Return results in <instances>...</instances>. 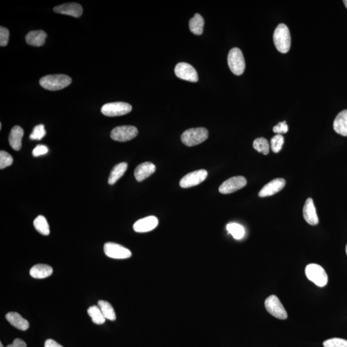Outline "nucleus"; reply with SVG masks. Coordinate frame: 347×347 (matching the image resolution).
Listing matches in <instances>:
<instances>
[{"instance_id":"1","label":"nucleus","mask_w":347,"mask_h":347,"mask_svg":"<svg viewBox=\"0 0 347 347\" xmlns=\"http://www.w3.org/2000/svg\"><path fill=\"white\" fill-rule=\"evenodd\" d=\"M72 81L71 77L66 75H49L41 79L40 84L46 90L58 91L70 85Z\"/></svg>"},{"instance_id":"2","label":"nucleus","mask_w":347,"mask_h":347,"mask_svg":"<svg viewBox=\"0 0 347 347\" xmlns=\"http://www.w3.org/2000/svg\"><path fill=\"white\" fill-rule=\"evenodd\" d=\"M273 42L276 49L282 54L289 52L291 38L288 27L284 24L278 25L273 34Z\"/></svg>"},{"instance_id":"3","label":"nucleus","mask_w":347,"mask_h":347,"mask_svg":"<svg viewBox=\"0 0 347 347\" xmlns=\"http://www.w3.org/2000/svg\"><path fill=\"white\" fill-rule=\"evenodd\" d=\"M209 138V131L204 127H198V128H192L184 132L181 136L183 143L193 147V146L200 144L207 140Z\"/></svg>"},{"instance_id":"4","label":"nucleus","mask_w":347,"mask_h":347,"mask_svg":"<svg viewBox=\"0 0 347 347\" xmlns=\"http://www.w3.org/2000/svg\"><path fill=\"white\" fill-rule=\"evenodd\" d=\"M305 275L308 279L316 284L317 286L323 287L328 282V276L325 269L316 264H310L305 268Z\"/></svg>"},{"instance_id":"5","label":"nucleus","mask_w":347,"mask_h":347,"mask_svg":"<svg viewBox=\"0 0 347 347\" xmlns=\"http://www.w3.org/2000/svg\"><path fill=\"white\" fill-rule=\"evenodd\" d=\"M228 63L233 74L236 75L243 74L245 70L246 64L241 50L238 48L230 50L228 56Z\"/></svg>"},{"instance_id":"6","label":"nucleus","mask_w":347,"mask_h":347,"mask_svg":"<svg viewBox=\"0 0 347 347\" xmlns=\"http://www.w3.org/2000/svg\"><path fill=\"white\" fill-rule=\"evenodd\" d=\"M132 111V106L126 102H116L104 104L101 112L107 116H118L126 115Z\"/></svg>"},{"instance_id":"7","label":"nucleus","mask_w":347,"mask_h":347,"mask_svg":"<svg viewBox=\"0 0 347 347\" xmlns=\"http://www.w3.org/2000/svg\"><path fill=\"white\" fill-rule=\"evenodd\" d=\"M138 133L136 127L132 125H122L112 130L111 138L115 141L125 142L135 138Z\"/></svg>"},{"instance_id":"8","label":"nucleus","mask_w":347,"mask_h":347,"mask_svg":"<svg viewBox=\"0 0 347 347\" xmlns=\"http://www.w3.org/2000/svg\"><path fill=\"white\" fill-rule=\"evenodd\" d=\"M265 307L269 314L280 319L287 318V313L279 299L275 295L269 296L265 301Z\"/></svg>"},{"instance_id":"9","label":"nucleus","mask_w":347,"mask_h":347,"mask_svg":"<svg viewBox=\"0 0 347 347\" xmlns=\"http://www.w3.org/2000/svg\"><path fill=\"white\" fill-rule=\"evenodd\" d=\"M105 254L108 257L115 259H125L131 257V251L120 244L114 243H107L104 244Z\"/></svg>"},{"instance_id":"10","label":"nucleus","mask_w":347,"mask_h":347,"mask_svg":"<svg viewBox=\"0 0 347 347\" xmlns=\"http://www.w3.org/2000/svg\"><path fill=\"white\" fill-rule=\"evenodd\" d=\"M175 74L178 78L184 81L196 83L198 81V72L190 64L187 63H178L175 67Z\"/></svg>"},{"instance_id":"11","label":"nucleus","mask_w":347,"mask_h":347,"mask_svg":"<svg viewBox=\"0 0 347 347\" xmlns=\"http://www.w3.org/2000/svg\"><path fill=\"white\" fill-rule=\"evenodd\" d=\"M247 184V180L243 177H235L226 180L219 188V193L228 195L243 189Z\"/></svg>"},{"instance_id":"12","label":"nucleus","mask_w":347,"mask_h":347,"mask_svg":"<svg viewBox=\"0 0 347 347\" xmlns=\"http://www.w3.org/2000/svg\"><path fill=\"white\" fill-rule=\"evenodd\" d=\"M207 170L201 169L189 173L180 180V186L184 189L198 186L207 178Z\"/></svg>"},{"instance_id":"13","label":"nucleus","mask_w":347,"mask_h":347,"mask_svg":"<svg viewBox=\"0 0 347 347\" xmlns=\"http://www.w3.org/2000/svg\"><path fill=\"white\" fill-rule=\"evenodd\" d=\"M285 186V180L283 178H276L267 184L259 193L260 197L264 198L275 195L282 191Z\"/></svg>"},{"instance_id":"14","label":"nucleus","mask_w":347,"mask_h":347,"mask_svg":"<svg viewBox=\"0 0 347 347\" xmlns=\"http://www.w3.org/2000/svg\"><path fill=\"white\" fill-rule=\"evenodd\" d=\"M54 11L56 13L75 18L81 17L83 13V9L81 5L76 3L61 5L54 8Z\"/></svg>"},{"instance_id":"15","label":"nucleus","mask_w":347,"mask_h":347,"mask_svg":"<svg viewBox=\"0 0 347 347\" xmlns=\"http://www.w3.org/2000/svg\"><path fill=\"white\" fill-rule=\"evenodd\" d=\"M157 225L158 219L154 216H149L137 221L134 224L133 230L138 233L148 232L156 228Z\"/></svg>"},{"instance_id":"16","label":"nucleus","mask_w":347,"mask_h":347,"mask_svg":"<svg viewBox=\"0 0 347 347\" xmlns=\"http://www.w3.org/2000/svg\"><path fill=\"white\" fill-rule=\"evenodd\" d=\"M303 214L306 222L309 223V225L312 226L318 225L319 219L317 216L313 200L311 198H308L306 200L304 207H303Z\"/></svg>"},{"instance_id":"17","label":"nucleus","mask_w":347,"mask_h":347,"mask_svg":"<svg viewBox=\"0 0 347 347\" xmlns=\"http://www.w3.org/2000/svg\"><path fill=\"white\" fill-rule=\"evenodd\" d=\"M156 170V166L150 162H144L136 166L134 170V177L137 181L141 182L149 178Z\"/></svg>"},{"instance_id":"18","label":"nucleus","mask_w":347,"mask_h":347,"mask_svg":"<svg viewBox=\"0 0 347 347\" xmlns=\"http://www.w3.org/2000/svg\"><path fill=\"white\" fill-rule=\"evenodd\" d=\"M24 135V129L21 127L16 125L11 129L9 134V141L11 147L15 150H20L22 146V138Z\"/></svg>"},{"instance_id":"19","label":"nucleus","mask_w":347,"mask_h":347,"mask_svg":"<svg viewBox=\"0 0 347 347\" xmlns=\"http://www.w3.org/2000/svg\"><path fill=\"white\" fill-rule=\"evenodd\" d=\"M6 318L7 320L15 327L21 330H27L30 326V324L27 319L20 315L18 312H11L6 314Z\"/></svg>"},{"instance_id":"20","label":"nucleus","mask_w":347,"mask_h":347,"mask_svg":"<svg viewBox=\"0 0 347 347\" xmlns=\"http://www.w3.org/2000/svg\"><path fill=\"white\" fill-rule=\"evenodd\" d=\"M333 128L340 135L347 136V109L340 112L335 117Z\"/></svg>"},{"instance_id":"21","label":"nucleus","mask_w":347,"mask_h":347,"mask_svg":"<svg viewBox=\"0 0 347 347\" xmlns=\"http://www.w3.org/2000/svg\"><path fill=\"white\" fill-rule=\"evenodd\" d=\"M53 273V269L47 264H36L30 270V275L32 277L42 279L50 277Z\"/></svg>"},{"instance_id":"22","label":"nucleus","mask_w":347,"mask_h":347,"mask_svg":"<svg viewBox=\"0 0 347 347\" xmlns=\"http://www.w3.org/2000/svg\"><path fill=\"white\" fill-rule=\"evenodd\" d=\"M47 34L43 31H31L26 36V42L33 47H42L45 43Z\"/></svg>"},{"instance_id":"23","label":"nucleus","mask_w":347,"mask_h":347,"mask_svg":"<svg viewBox=\"0 0 347 347\" xmlns=\"http://www.w3.org/2000/svg\"><path fill=\"white\" fill-rule=\"evenodd\" d=\"M127 169V163L125 162L118 163L114 166L113 170L111 171L110 175H109L108 184L109 185L116 184L118 180L123 177Z\"/></svg>"},{"instance_id":"24","label":"nucleus","mask_w":347,"mask_h":347,"mask_svg":"<svg viewBox=\"0 0 347 347\" xmlns=\"http://www.w3.org/2000/svg\"><path fill=\"white\" fill-rule=\"evenodd\" d=\"M205 21L202 16L200 14H196L189 22V27L192 33L195 35H202L204 27Z\"/></svg>"},{"instance_id":"25","label":"nucleus","mask_w":347,"mask_h":347,"mask_svg":"<svg viewBox=\"0 0 347 347\" xmlns=\"http://www.w3.org/2000/svg\"><path fill=\"white\" fill-rule=\"evenodd\" d=\"M98 306L101 310L105 318L111 321L115 320L116 318V313L110 303L107 302V301L100 300L98 302Z\"/></svg>"},{"instance_id":"26","label":"nucleus","mask_w":347,"mask_h":347,"mask_svg":"<svg viewBox=\"0 0 347 347\" xmlns=\"http://www.w3.org/2000/svg\"><path fill=\"white\" fill-rule=\"evenodd\" d=\"M88 314L91 317L93 322L97 325H101L106 321V319L105 318L99 306H91L88 308Z\"/></svg>"},{"instance_id":"27","label":"nucleus","mask_w":347,"mask_h":347,"mask_svg":"<svg viewBox=\"0 0 347 347\" xmlns=\"http://www.w3.org/2000/svg\"><path fill=\"white\" fill-rule=\"evenodd\" d=\"M34 226L36 230L43 236H49L50 234L49 225L44 216H38L34 221Z\"/></svg>"},{"instance_id":"28","label":"nucleus","mask_w":347,"mask_h":347,"mask_svg":"<svg viewBox=\"0 0 347 347\" xmlns=\"http://www.w3.org/2000/svg\"><path fill=\"white\" fill-rule=\"evenodd\" d=\"M227 231L234 239L239 240L243 238L245 234L244 228L237 223H230L227 226Z\"/></svg>"},{"instance_id":"29","label":"nucleus","mask_w":347,"mask_h":347,"mask_svg":"<svg viewBox=\"0 0 347 347\" xmlns=\"http://www.w3.org/2000/svg\"><path fill=\"white\" fill-rule=\"evenodd\" d=\"M253 147L258 152L262 153L264 155L269 154V143L268 141L264 138H259L255 139L253 141Z\"/></svg>"},{"instance_id":"30","label":"nucleus","mask_w":347,"mask_h":347,"mask_svg":"<svg viewBox=\"0 0 347 347\" xmlns=\"http://www.w3.org/2000/svg\"><path fill=\"white\" fill-rule=\"evenodd\" d=\"M284 142V138L282 134H277V135L274 136L271 140V149L275 153L279 152L282 149Z\"/></svg>"},{"instance_id":"31","label":"nucleus","mask_w":347,"mask_h":347,"mask_svg":"<svg viewBox=\"0 0 347 347\" xmlns=\"http://www.w3.org/2000/svg\"><path fill=\"white\" fill-rule=\"evenodd\" d=\"M46 133L47 132H46L44 125H38L34 127L33 132L30 135V138L33 140H41L44 138Z\"/></svg>"},{"instance_id":"32","label":"nucleus","mask_w":347,"mask_h":347,"mask_svg":"<svg viewBox=\"0 0 347 347\" xmlns=\"http://www.w3.org/2000/svg\"><path fill=\"white\" fill-rule=\"evenodd\" d=\"M13 163V158L12 156L8 152L2 150L0 152V168H4L11 166Z\"/></svg>"},{"instance_id":"33","label":"nucleus","mask_w":347,"mask_h":347,"mask_svg":"<svg viewBox=\"0 0 347 347\" xmlns=\"http://www.w3.org/2000/svg\"><path fill=\"white\" fill-rule=\"evenodd\" d=\"M324 347H347V340L341 338H331L323 342Z\"/></svg>"},{"instance_id":"34","label":"nucleus","mask_w":347,"mask_h":347,"mask_svg":"<svg viewBox=\"0 0 347 347\" xmlns=\"http://www.w3.org/2000/svg\"><path fill=\"white\" fill-rule=\"evenodd\" d=\"M9 31L6 27H1L0 28V45L1 47H6L8 45L9 40Z\"/></svg>"},{"instance_id":"35","label":"nucleus","mask_w":347,"mask_h":347,"mask_svg":"<svg viewBox=\"0 0 347 347\" xmlns=\"http://www.w3.org/2000/svg\"><path fill=\"white\" fill-rule=\"evenodd\" d=\"M273 131L277 134L286 133L288 131V125H287L285 121L278 123L277 125L273 127Z\"/></svg>"},{"instance_id":"36","label":"nucleus","mask_w":347,"mask_h":347,"mask_svg":"<svg viewBox=\"0 0 347 347\" xmlns=\"http://www.w3.org/2000/svg\"><path fill=\"white\" fill-rule=\"evenodd\" d=\"M48 152H49V149L47 146L38 145L33 150V154L34 157H38L47 154Z\"/></svg>"},{"instance_id":"37","label":"nucleus","mask_w":347,"mask_h":347,"mask_svg":"<svg viewBox=\"0 0 347 347\" xmlns=\"http://www.w3.org/2000/svg\"><path fill=\"white\" fill-rule=\"evenodd\" d=\"M7 347H27V344L24 341L20 338H17L14 340L13 343Z\"/></svg>"},{"instance_id":"38","label":"nucleus","mask_w":347,"mask_h":347,"mask_svg":"<svg viewBox=\"0 0 347 347\" xmlns=\"http://www.w3.org/2000/svg\"><path fill=\"white\" fill-rule=\"evenodd\" d=\"M45 347H63L60 344L52 339H47L45 343Z\"/></svg>"},{"instance_id":"39","label":"nucleus","mask_w":347,"mask_h":347,"mask_svg":"<svg viewBox=\"0 0 347 347\" xmlns=\"http://www.w3.org/2000/svg\"><path fill=\"white\" fill-rule=\"evenodd\" d=\"M343 3L344 4V6H345L346 8H347V0H344V1H343Z\"/></svg>"},{"instance_id":"40","label":"nucleus","mask_w":347,"mask_h":347,"mask_svg":"<svg viewBox=\"0 0 347 347\" xmlns=\"http://www.w3.org/2000/svg\"><path fill=\"white\" fill-rule=\"evenodd\" d=\"M0 347H4L3 345V344H2V342H0Z\"/></svg>"},{"instance_id":"41","label":"nucleus","mask_w":347,"mask_h":347,"mask_svg":"<svg viewBox=\"0 0 347 347\" xmlns=\"http://www.w3.org/2000/svg\"><path fill=\"white\" fill-rule=\"evenodd\" d=\"M2 123H1V124H0V129H2Z\"/></svg>"},{"instance_id":"42","label":"nucleus","mask_w":347,"mask_h":347,"mask_svg":"<svg viewBox=\"0 0 347 347\" xmlns=\"http://www.w3.org/2000/svg\"><path fill=\"white\" fill-rule=\"evenodd\" d=\"M346 255H347V244H346Z\"/></svg>"}]
</instances>
